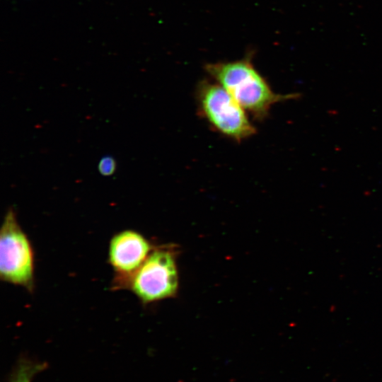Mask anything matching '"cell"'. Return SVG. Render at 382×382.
I'll return each instance as SVG.
<instances>
[{
  "instance_id": "obj_5",
  "label": "cell",
  "mask_w": 382,
  "mask_h": 382,
  "mask_svg": "<svg viewBox=\"0 0 382 382\" xmlns=\"http://www.w3.org/2000/svg\"><path fill=\"white\" fill-rule=\"evenodd\" d=\"M154 249L149 241L139 232L125 229L111 238L108 246V263L112 268V288L122 289Z\"/></svg>"
},
{
  "instance_id": "obj_4",
  "label": "cell",
  "mask_w": 382,
  "mask_h": 382,
  "mask_svg": "<svg viewBox=\"0 0 382 382\" xmlns=\"http://www.w3.org/2000/svg\"><path fill=\"white\" fill-rule=\"evenodd\" d=\"M122 289L131 291L144 304L174 296L178 289L174 252L168 248H154Z\"/></svg>"
},
{
  "instance_id": "obj_7",
  "label": "cell",
  "mask_w": 382,
  "mask_h": 382,
  "mask_svg": "<svg viewBox=\"0 0 382 382\" xmlns=\"http://www.w3.org/2000/svg\"><path fill=\"white\" fill-rule=\"evenodd\" d=\"M116 168V160L109 155L103 156L98 164V170L103 176L112 175L115 173Z\"/></svg>"
},
{
  "instance_id": "obj_1",
  "label": "cell",
  "mask_w": 382,
  "mask_h": 382,
  "mask_svg": "<svg viewBox=\"0 0 382 382\" xmlns=\"http://www.w3.org/2000/svg\"><path fill=\"white\" fill-rule=\"evenodd\" d=\"M205 70L247 113L258 121L265 120L276 103L299 97L296 93H275L249 57L231 62L209 63Z\"/></svg>"
},
{
  "instance_id": "obj_2",
  "label": "cell",
  "mask_w": 382,
  "mask_h": 382,
  "mask_svg": "<svg viewBox=\"0 0 382 382\" xmlns=\"http://www.w3.org/2000/svg\"><path fill=\"white\" fill-rule=\"evenodd\" d=\"M195 96L199 115L215 132L238 142L255 134L247 112L215 81H200Z\"/></svg>"
},
{
  "instance_id": "obj_6",
  "label": "cell",
  "mask_w": 382,
  "mask_h": 382,
  "mask_svg": "<svg viewBox=\"0 0 382 382\" xmlns=\"http://www.w3.org/2000/svg\"><path fill=\"white\" fill-rule=\"evenodd\" d=\"M46 364L21 357L13 369L8 382H32L34 377L46 369Z\"/></svg>"
},
{
  "instance_id": "obj_3",
  "label": "cell",
  "mask_w": 382,
  "mask_h": 382,
  "mask_svg": "<svg viewBox=\"0 0 382 382\" xmlns=\"http://www.w3.org/2000/svg\"><path fill=\"white\" fill-rule=\"evenodd\" d=\"M0 233V277L32 293L35 289V254L14 209L4 217Z\"/></svg>"
}]
</instances>
